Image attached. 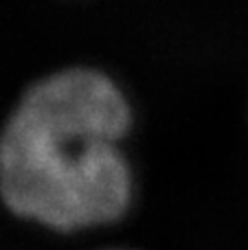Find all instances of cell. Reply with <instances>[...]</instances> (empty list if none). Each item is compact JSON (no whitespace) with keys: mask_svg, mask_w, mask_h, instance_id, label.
<instances>
[{"mask_svg":"<svg viewBox=\"0 0 248 250\" xmlns=\"http://www.w3.org/2000/svg\"><path fill=\"white\" fill-rule=\"evenodd\" d=\"M130 112L108 77L66 70L24 95L0 138V193L22 217L62 230L117 220L130 202L119 141Z\"/></svg>","mask_w":248,"mask_h":250,"instance_id":"obj_1","label":"cell"}]
</instances>
